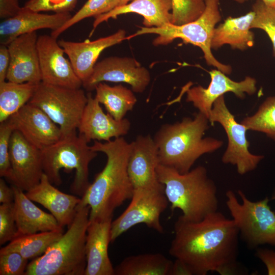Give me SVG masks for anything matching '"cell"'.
I'll use <instances>...</instances> for the list:
<instances>
[{
    "label": "cell",
    "mask_w": 275,
    "mask_h": 275,
    "mask_svg": "<svg viewBox=\"0 0 275 275\" xmlns=\"http://www.w3.org/2000/svg\"><path fill=\"white\" fill-rule=\"evenodd\" d=\"M174 228L169 254L187 265L193 274L236 272L239 233L232 219L217 211L199 222L180 215Z\"/></svg>",
    "instance_id": "cell-1"
},
{
    "label": "cell",
    "mask_w": 275,
    "mask_h": 275,
    "mask_svg": "<svg viewBox=\"0 0 275 275\" xmlns=\"http://www.w3.org/2000/svg\"><path fill=\"white\" fill-rule=\"evenodd\" d=\"M91 147L96 152L105 154L106 162L80 198L77 206L90 207L89 221L113 218L115 210L131 199L133 192L127 171L131 143L121 136L104 143L94 141Z\"/></svg>",
    "instance_id": "cell-2"
},
{
    "label": "cell",
    "mask_w": 275,
    "mask_h": 275,
    "mask_svg": "<svg viewBox=\"0 0 275 275\" xmlns=\"http://www.w3.org/2000/svg\"><path fill=\"white\" fill-rule=\"evenodd\" d=\"M209 123L208 118L198 112L193 118L184 117L175 123L162 125L153 138L159 164L184 174L201 156L221 148L222 140L203 138Z\"/></svg>",
    "instance_id": "cell-3"
},
{
    "label": "cell",
    "mask_w": 275,
    "mask_h": 275,
    "mask_svg": "<svg viewBox=\"0 0 275 275\" xmlns=\"http://www.w3.org/2000/svg\"><path fill=\"white\" fill-rule=\"evenodd\" d=\"M156 173L158 181L164 185L172 211L180 209L184 219L199 222L217 211V187L205 167L199 166L181 174L159 164Z\"/></svg>",
    "instance_id": "cell-4"
},
{
    "label": "cell",
    "mask_w": 275,
    "mask_h": 275,
    "mask_svg": "<svg viewBox=\"0 0 275 275\" xmlns=\"http://www.w3.org/2000/svg\"><path fill=\"white\" fill-rule=\"evenodd\" d=\"M90 207L77 206L68 230L27 266L24 275H84Z\"/></svg>",
    "instance_id": "cell-5"
},
{
    "label": "cell",
    "mask_w": 275,
    "mask_h": 275,
    "mask_svg": "<svg viewBox=\"0 0 275 275\" xmlns=\"http://www.w3.org/2000/svg\"><path fill=\"white\" fill-rule=\"evenodd\" d=\"M89 142L80 134L62 138L54 144L41 150L44 173L50 182L57 186L62 183L60 171H75L70 186L74 194L82 197L91 183L89 164L97 156Z\"/></svg>",
    "instance_id": "cell-6"
},
{
    "label": "cell",
    "mask_w": 275,
    "mask_h": 275,
    "mask_svg": "<svg viewBox=\"0 0 275 275\" xmlns=\"http://www.w3.org/2000/svg\"><path fill=\"white\" fill-rule=\"evenodd\" d=\"M205 8L197 19L180 25L169 23L161 27H141L132 36L153 34L158 37L153 41L155 45H166L175 39L200 47L206 63L226 74L232 72V67L218 61L211 52V41L215 25L221 20L219 0H205Z\"/></svg>",
    "instance_id": "cell-7"
},
{
    "label": "cell",
    "mask_w": 275,
    "mask_h": 275,
    "mask_svg": "<svg viewBox=\"0 0 275 275\" xmlns=\"http://www.w3.org/2000/svg\"><path fill=\"white\" fill-rule=\"evenodd\" d=\"M237 193L241 202L233 190H228L226 204L241 238L251 249L266 244L275 246V212L269 205V199L253 202L241 190Z\"/></svg>",
    "instance_id": "cell-8"
},
{
    "label": "cell",
    "mask_w": 275,
    "mask_h": 275,
    "mask_svg": "<svg viewBox=\"0 0 275 275\" xmlns=\"http://www.w3.org/2000/svg\"><path fill=\"white\" fill-rule=\"evenodd\" d=\"M88 101L81 88L53 86L40 82L29 102L43 111L60 128L62 138L76 134Z\"/></svg>",
    "instance_id": "cell-9"
},
{
    "label": "cell",
    "mask_w": 275,
    "mask_h": 275,
    "mask_svg": "<svg viewBox=\"0 0 275 275\" xmlns=\"http://www.w3.org/2000/svg\"><path fill=\"white\" fill-rule=\"evenodd\" d=\"M169 201L162 183L150 187L134 188L131 202L124 211L112 221L111 242L133 226L143 224L158 233L163 232L160 221Z\"/></svg>",
    "instance_id": "cell-10"
},
{
    "label": "cell",
    "mask_w": 275,
    "mask_h": 275,
    "mask_svg": "<svg viewBox=\"0 0 275 275\" xmlns=\"http://www.w3.org/2000/svg\"><path fill=\"white\" fill-rule=\"evenodd\" d=\"M209 121L212 125L215 122L220 124L227 136L228 145L222 157V162L236 166L241 175L255 170L264 156L250 152V143L246 137L248 130L235 120L227 106L224 95L214 101Z\"/></svg>",
    "instance_id": "cell-11"
},
{
    "label": "cell",
    "mask_w": 275,
    "mask_h": 275,
    "mask_svg": "<svg viewBox=\"0 0 275 275\" xmlns=\"http://www.w3.org/2000/svg\"><path fill=\"white\" fill-rule=\"evenodd\" d=\"M149 70L132 58L110 57L97 63L90 77L82 83L89 91L104 81L125 82L130 85L134 93H143L149 85Z\"/></svg>",
    "instance_id": "cell-12"
},
{
    "label": "cell",
    "mask_w": 275,
    "mask_h": 275,
    "mask_svg": "<svg viewBox=\"0 0 275 275\" xmlns=\"http://www.w3.org/2000/svg\"><path fill=\"white\" fill-rule=\"evenodd\" d=\"M38 51L42 82L69 88H80L82 82L75 72L69 59L57 39L51 35L38 37Z\"/></svg>",
    "instance_id": "cell-13"
},
{
    "label": "cell",
    "mask_w": 275,
    "mask_h": 275,
    "mask_svg": "<svg viewBox=\"0 0 275 275\" xmlns=\"http://www.w3.org/2000/svg\"><path fill=\"white\" fill-rule=\"evenodd\" d=\"M9 157L13 185L28 191L37 185L44 174L41 150L29 142L17 130L10 140Z\"/></svg>",
    "instance_id": "cell-14"
},
{
    "label": "cell",
    "mask_w": 275,
    "mask_h": 275,
    "mask_svg": "<svg viewBox=\"0 0 275 275\" xmlns=\"http://www.w3.org/2000/svg\"><path fill=\"white\" fill-rule=\"evenodd\" d=\"M210 82L207 88L199 85L187 89V102H191L199 112L209 119L214 101L225 93L232 92L238 98L243 99L246 94H254L257 91L256 80L251 76H246L240 81H235L218 69L209 72Z\"/></svg>",
    "instance_id": "cell-15"
},
{
    "label": "cell",
    "mask_w": 275,
    "mask_h": 275,
    "mask_svg": "<svg viewBox=\"0 0 275 275\" xmlns=\"http://www.w3.org/2000/svg\"><path fill=\"white\" fill-rule=\"evenodd\" d=\"M7 121L14 130L41 150L62 138L59 127L40 108L29 102Z\"/></svg>",
    "instance_id": "cell-16"
},
{
    "label": "cell",
    "mask_w": 275,
    "mask_h": 275,
    "mask_svg": "<svg viewBox=\"0 0 275 275\" xmlns=\"http://www.w3.org/2000/svg\"><path fill=\"white\" fill-rule=\"evenodd\" d=\"M36 32L20 35L8 45L10 64L6 80L38 84L42 81Z\"/></svg>",
    "instance_id": "cell-17"
},
{
    "label": "cell",
    "mask_w": 275,
    "mask_h": 275,
    "mask_svg": "<svg viewBox=\"0 0 275 275\" xmlns=\"http://www.w3.org/2000/svg\"><path fill=\"white\" fill-rule=\"evenodd\" d=\"M87 95L88 101L77 129L79 134L89 143L91 140L108 142L128 133L131 127L128 119L116 120L103 112L100 103L91 93Z\"/></svg>",
    "instance_id": "cell-18"
},
{
    "label": "cell",
    "mask_w": 275,
    "mask_h": 275,
    "mask_svg": "<svg viewBox=\"0 0 275 275\" xmlns=\"http://www.w3.org/2000/svg\"><path fill=\"white\" fill-rule=\"evenodd\" d=\"M126 39L125 31L119 30L113 34L93 41L73 42L61 39L58 43L68 57L75 72L83 83L91 75L100 53L105 49Z\"/></svg>",
    "instance_id": "cell-19"
},
{
    "label": "cell",
    "mask_w": 275,
    "mask_h": 275,
    "mask_svg": "<svg viewBox=\"0 0 275 275\" xmlns=\"http://www.w3.org/2000/svg\"><path fill=\"white\" fill-rule=\"evenodd\" d=\"M131 143L127 171L133 188L159 184L156 173L159 164L158 151L153 138L150 134L139 135Z\"/></svg>",
    "instance_id": "cell-20"
},
{
    "label": "cell",
    "mask_w": 275,
    "mask_h": 275,
    "mask_svg": "<svg viewBox=\"0 0 275 275\" xmlns=\"http://www.w3.org/2000/svg\"><path fill=\"white\" fill-rule=\"evenodd\" d=\"M113 218L89 221L85 244L84 275H114L108 253Z\"/></svg>",
    "instance_id": "cell-21"
},
{
    "label": "cell",
    "mask_w": 275,
    "mask_h": 275,
    "mask_svg": "<svg viewBox=\"0 0 275 275\" xmlns=\"http://www.w3.org/2000/svg\"><path fill=\"white\" fill-rule=\"evenodd\" d=\"M72 15L70 13L46 14L25 7L15 16L5 19L0 24V35L5 38L2 44L8 45L16 37L42 29L54 31L62 26Z\"/></svg>",
    "instance_id": "cell-22"
},
{
    "label": "cell",
    "mask_w": 275,
    "mask_h": 275,
    "mask_svg": "<svg viewBox=\"0 0 275 275\" xmlns=\"http://www.w3.org/2000/svg\"><path fill=\"white\" fill-rule=\"evenodd\" d=\"M25 194L31 200L48 209L62 227L71 224L81 200L57 189L44 173L40 182Z\"/></svg>",
    "instance_id": "cell-23"
},
{
    "label": "cell",
    "mask_w": 275,
    "mask_h": 275,
    "mask_svg": "<svg viewBox=\"0 0 275 275\" xmlns=\"http://www.w3.org/2000/svg\"><path fill=\"white\" fill-rule=\"evenodd\" d=\"M14 211L18 236L47 231H63V227L51 214L44 212L18 187L13 185Z\"/></svg>",
    "instance_id": "cell-24"
},
{
    "label": "cell",
    "mask_w": 275,
    "mask_h": 275,
    "mask_svg": "<svg viewBox=\"0 0 275 275\" xmlns=\"http://www.w3.org/2000/svg\"><path fill=\"white\" fill-rule=\"evenodd\" d=\"M171 0H132L126 5L118 6L111 11L95 17L94 30L98 25L120 15L134 13L142 15L145 27H161L172 23Z\"/></svg>",
    "instance_id": "cell-25"
},
{
    "label": "cell",
    "mask_w": 275,
    "mask_h": 275,
    "mask_svg": "<svg viewBox=\"0 0 275 275\" xmlns=\"http://www.w3.org/2000/svg\"><path fill=\"white\" fill-rule=\"evenodd\" d=\"M254 17L255 12L251 11L240 17H228L224 23L214 28L211 49H217L225 44L241 50L253 46L254 35L251 31V24Z\"/></svg>",
    "instance_id": "cell-26"
},
{
    "label": "cell",
    "mask_w": 275,
    "mask_h": 275,
    "mask_svg": "<svg viewBox=\"0 0 275 275\" xmlns=\"http://www.w3.org/2000/svg\"><path fill=\"white\" fill-rule=\"evenodd\" d=\"M173 262L160 253H147L124 258L115 268L116 275H170Z\"/></svg>",
    "instance_id": "cell-27"
},
{
    "label": "cell",
    "mask_w": 275,
    "mask_h": 275,
    "mask_svg": "<svg viewBox=\"0 0 275 275\" xmlns=\"http://www.w3.org/2000/svg\"><path fill=\"white\" fill-rule=\"evenodd\" d=\"M94 90L95 98L116 120L125 118L127 112L133 109L137 102L133 91L120 84L111 86L102 82L96 86Z\"/></svg>",
    "instance_id": "cell-28"
},
{
    "label": "cell",
    "mask_w": 275,
    "mask_h": 275,
    "mask_svg": "<svg viewBox=\"0 0 275 275\" xmlns=\"http://www.w3.org/2000/svg\"><path fill=\"white\" fill-rule=\"evenodd\" d=\"M38 84L8 80L0 83V123L7 120L30 101Z\"/></svg>",
    "instance_id": "cell-29"
},
{
    "label": "cell",
    "mask_w": 275,
    "mask_h": 275,
    "mask_svg": "<svg viewBox=\"0 0 275 275\" xmlns=\"http://www.w3.org/2000/svg\"><path fill=\"white\" fill-rule=\"evenodd\" d=\"M63 231H47L19 235L0 250V254L16 252L27 259L36 258L63 235Z\"/></svg>",
    "instance_id": "cell-30"
},
{
    "label": "cell",
    "mask_w": 275,
    "mask_h": 275,
    "mask_svg": "<svg viewBox=\"0 0 275 275\" xmlns=\"http://www.w3.org/2000/svg\"><path fill=\"white\" fill-rule=\"evenodd\" d=\"M240 123L248 130L263 133L275 142V96L266 98L253 115Z\"/></svg>",
    "instance_id": "cell-31"
},
{
    "label": "cell",
    "mask_w": 275,
    "mask_h": 275,
    "mask_svg": "<svg viewBox=\"0 0 275 275\" xmlns=\"http://www.w3.org/2000/svg\"><path fill=\"white\" fill-rule=\"evenodd\" d=\"M119 0H88L75 14L72 16L62 26L52 31L50 35L57 39L67 29L87 18L106 13L118 6Z\"/></svg>",
    "instance_id": "cell-32"
},
{
    "label": "cell",
    "mask_w": 275,
    "mask_h": 275,
    "mask_svg": "<svg viewBox=\"0 0 275 275\" xmlns=\"http://www.w3.org/2000/svg\"><path fill=\"white\" fill-rule=\"evenodd\" d=\"M255 17L251 29L263 30L269 37L272 45V53L275 57V8L265 5L262 0H256L252 5Z\"/></svg>",
    "instance_id": "cell-33"
},
{
    "label": "cell",
    "mask_w": 275,
    "mask_h": 275,
    "mask_svg": "<svg viewBox=\"0 0 275 275\" xmlns=\"http://www.w3.org/2000/svg\"><path fill=\"white\" fill-rule=\"evenodd\" d=\"M172 24L180 25L197 19L205 8V0H171Z\"/></svg>",
    "instance_id": "cell-34"
},
{
    "label": "cell",
    "mask_w": 275,
    "mask_h": 275,
    "mask_svg": "<svg viewBox=\"0 0 275 275\" xmlns=\"http://www.w3.org/2000/svg\"><path fill=\"white\" fill-rule=\"evenodd\" d=\"M14 129L6 120L0 124V176L9 181L12 169L9 157L10 143Z\"/></svg>",
    "instance_id": "cell-35"
},
{
    "label": "cell",
    "mask_w": 275,
    "mask_h": 275,
    "mask_svg": "<svg viewBox=\"0 0 275 275\" xmlns=\"http://www.w3.org/2000/svg\"><path fill=\"white\" fill-rule=\"evenodd\" d=\"M18 236L14 211V202L0 205V244L11 241Z\"/></svg>",
    "instance_id": "cell-36"
},
{
    "label": "cell",
    "mask_w": 275,
    "mask_h": 275,
    "mask_svg": "<svg viewBox=\"0 0 275 275\" xmlns=\"http://www.w3.org/2000/svg\"><path fill=\"white\" fill-rule=\"evenodd\" d=\"M77 3V0H28L24 7L38 12L64 13L72 11Z\"/></svg>",
    "instance_id": "cell-37"
},
{
    "label": "cell",
    "mask_w": 275,
    "mask_h": 275,
    "mask_svg": "<svg viewBox=\"0 0 275 275\" xmlns=\"http://www.w3.org/2000/svg\"><path fill=\"white\" fill-rule=\"evenodd\" d=\"M28 259L16 252L0 254V275H24Z\"/></svg>",
    "instance_id": "cell-38"
},
{
    "label": "cell",
    "mask_w": 275,
    "mask_h": 275,
    "mask_svg": "<svg viewBox=\"0 0 275 275\" xmlns=\"http://www.w3.org/2000/svg\"><path fill=\"white\" fill-rule=\"evenodd\" d=\"M255 254L265 265L267 274L275 275V251L266 248H258Z\"/></svg>",
    "instance_id": "cell-39"
},
{
    "label": "cell",
    "mask_w": 275,
    "mask_h": 275,
    "mask_svg": "<svg viewBox=\"0 0 275 275\" xmlns=\"http://www.w3.org/2000/svg\"><path fill=\"white\" fill-rule=\"evenodd\" d=\"M21 8L18 0H0V17L7 19L16 16Z\"/></svg>",
    "instance_id": "cell-40"
},
{
    "label": "cell",
    "mask_w": 275,
    "mask_h": 275,
    "mask_svg": "<svg viewBox=\"0 0 275 275\" xmlns=\"http://www.w3.org/2000/svg\"><path fill=\"white\" fill-rule=\"evenodd\" d=\"M10 60L8 46L4 44H2L0 46V83L6 80Z\"/></svg>",
    "instance_id": "cell-41"
},
{
    "label": "cell",
    "mask_w": 275,
    "mask_h": 275,
    "mask_svg": "<svg viewBox=\"0 0 275 275\" xmlns=\"http://www.w3.org/2000/svg\"><path fill=\"white\" fill-rule=\"evenodd\" d=\"M14 194L12 187H10L5 181L0 179V203H8L14 202Z\"/></svg>",
    "instance_id": "cell-42"
},
{
    "label": "cell",
    "mask_w": 275,
    "mask_h": 275,
    "mask_svg": "<svg viewBox=\"0 0 275 275\" xmlns=\"http://www.w3.org/2000/svg\"><path fill=\"white\" fill-rule=\"evenodd\" d=\"M170 275H193V273L187 265L176 259L173 263Z\"/></svg>",
    "instance_id": "cell-43"
},
{
    "label": "cell",
    "mask_w": 275,
    "mask_h": 275,
    "mask_svg": "<svg viewBox=\"0 0 275 275\" xmlns=\"http://www.w3.org/2000/svg\"><path fill=\"white\" fill-rule=\"evenodd\" d=\"M267 6L275 8V0H262Z\"/></svg>",
    "instance_id": "cell-44"
},
{
    "label": "cell",
    "mask_w": 275,
    "mask_h": 275,
    "mask_svg": "<svg viewBox=\"0 0 275 275\" xmlns=\"http://www.w3.org/2000/svg\"><path fill=\"white\" fill-rule=\"evenodd\" d=\"M132 1V0H119L118 6L126 5Z\"/></svg>",
    "instance_id": "cell-45"
},
{
    "label": "cell",
    "mask_w": 275,
    "mask_h": 275,
    "mask_svg": "<svg viewBox=\"0 0 275 275\" xmlns=\"http://www.w3.org/2000/svg\"><path fill=\"white\" fill-rule=\"evenodd\" d=\"M271 200H275V191L271 196Z\"/></svg>",
    "instance_id": "cell-46"
}]
</instances>
